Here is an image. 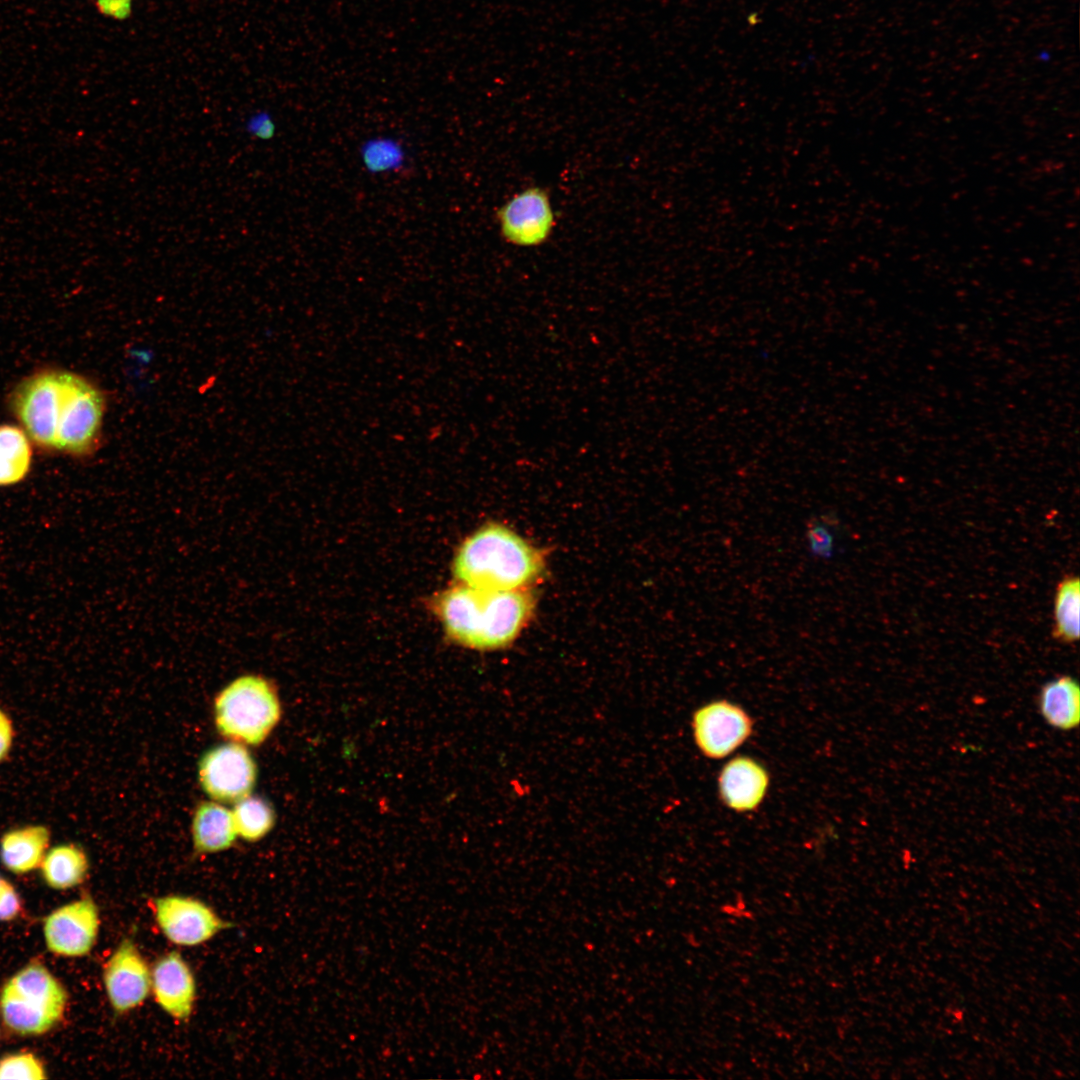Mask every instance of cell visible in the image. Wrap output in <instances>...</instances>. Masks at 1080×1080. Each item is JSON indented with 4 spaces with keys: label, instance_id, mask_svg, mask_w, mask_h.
<instances>
[{
    "label": "cell",
    "instance_id": "1",
    "mask_svg": "<svg viewBox=\"0 0 1080 1080\" xmlns=\"http://www.w3.org/2000/svg\"><path fill=\"white\" fill-rule=\"evenodd\" d=\"M533 608L527 590L500 591L461 583L443 591L434 603L448 637L477 650L510 645L528 623Z\"/></svg>",
    "mask_w": 1080,
    "mask_h": 1080
},
{
    "label": "cell",
    "instance_id": "2",
    "mask_svg": "<svg viewBox=\"0 0 1080 1080\" xmlns=\"http://www.w3.org/2000/svg\"><path fill=\"white\" fill-rule=\"evenodd\" d=\"M453 570L461 584L500 591L527 590L541 576L543 560L517 533L489 524L463 542Z\"/></svg>",
    "mask_w": 1080,
    "mask_h": 1080
},
{
    "label": "cell",
    "instance_id": "3",
    "mask_svg": "<svg viewBox=\"0 0 1080 1080\" xmlns=\"http://www.w3.org/2000/svg\"><path fill=\"white\" fill-rule=\"evenodd\" d=\"M276 686L259 674H243L229 682L214 701L217 731L232 742L257 746L281 718Z\"/></svg>",
    "mask_w": 1080,
    "mask_h": 1080
},
{
    "label": "cell",
    "instance_id": "4",
    "mask_svg": "<svg viewBox=\"0 0 1080 1080\" xmlns=\"http://www.w3.org/2000/svg\"><path fill=\"white\" fill-rule=\"evenodd\" d=\"M67 992L42 964L19 970L2 987L0 1011L5 1025L22 1036L42 1035L63 1017Z\"/></svg>",
    "mask_w": 1080,
    "mask_h": 1080
},
{
    "label": "cell",
    "instance_id": "5",
    "mask_svg": "<svg viewBox=\"0 0 1080 1080\" xmlns=\"http://www.w3.org/2000/svg\"><path fill=\"white\" fill-rule=\"evenodd\" d=\"M104 412L102 391L85 377L64 371L56 451L79 457L92 453L99 441Z\"/></svg>",
    "mask_w": 1080,
    "mask_h": 1080
},
{
    "label": "cell",
    "instance_id": "6",
    "mask_svg": "<svg viewBox=\"0 0 1080 1080\" xmlns=\"http://www.w3.org/2000/svg\"><path fill=\"white\" fill-rule=\"evenodd\" d=\"M64 370L46 369L23 379L13 391L11 408L29 439L56 451L58 414Z\"/></svg>",
    "mask_w": 1080,
    "mask_h": 1080
},
{
    "label": "cell",
    "instance_id": "7",
    "mask_svg": "<svg viewBox=\"0 0 1080 1080\" xmlns=\"http://www.w3.org/2000/svg\"><path fill=\"white\" fill-rule=\"evenodd\" d=\"M198 778L202 789L211 799L220 803H235L253 790L257 766L243 744H222L201 757Z\"/></svg>",
    "mask_w": 1080,
    "mask_h": 1080
},
{
    "label": "cell",
    "instance_id": "8",
    "mask_svg": "<svg viewBox=\"0 0 1080 1080\" xmlns=\"http://www.w3.org/2000/svg\"><path fill=\"white\" fill-rule=\"evenodd\" d=\"M503 239L517 247H537L551 236L555 214L548 192L529 186L512 196L496 213Z\"/></svg>",
    "mask_w": 1080,
    "mask_h": 1080
},
{
    "label": "cell",
    "instance_id": "9",
    "mask_svg": "<svg viewBox=\"0 0 1080 1080\" xmlns=\"http://www.w3.org/2000/svg\"><path fill=\"white\" fill-rule=\"evenodd\" d=\"M154 917L162 934L184 947L201 945L231 926L203 901L182 895L156 898Z\"/></svg>",
    "mask_w": 1080,
    "mask_h": 1080
},
{
    "label": "cell",
    "instance_id": "10",
    "mask_svg": "<svg viewBox=\"0 0 1080 1080\" xmlns=\"http://www.w3.org/2000/svg\"><path fill=\"white\" fill-rule=\"evenodd\" d=\"M692 730L695 744L704 756L722 759L750 737L753 722L741 706L716 700L693 713Z\"/></svg>",
    "mask_w": 1080,
    "mask_h": 1080
},
{
    "label": "cell",
    "instance_id": "11",
    "mask_svg": "<svg viewBox=\"0 0 1080 1080\" xmlns=\"http://www.w3.org/2000/svg\"><path fill=\"white\" fill-rule=\"evenodd\" d=\"M100 927L98 907L89 896L65 904L44 920L46 946L53 954L82 957L94 947Z\"/></svg>",
    "mask_w": 1080,
    "mask_h": 1080
},
{
    "label": "cell",
    "instance_id": "12",
    "mask_svg": "<svg viewBox=\"0 0 1080 1080\" xmlns=\"http://www.w3.org/2000/svg\"><path fill=\"white\" fill-rule=\"evenodd\" d=\"M103 982L118 1015L141 1006L151 992V969L131 938L121 941L105 964Z\"/></svg>",
    "mask_w": 1080,
    "mask_h": 1080
},
{
    "label": "cell",
    "instance_id": "13",
    "mask_svg": "<svg viewBox=\"0 0 1080 1080\" xmlns=\"http://www.w3.org/2000/svg\"><path fill=\"white\" fill-rule=\"evenodd\" d=\"M151 992L158 1006L177 1021L187 1020L196 999L194 974L180 953L161 955L151 969Z\"/></svg>",
    "mask_w": 1080,
    "mask_h": 1080
},
{
    "label": "cell",
    "instance_id": "14",
    "mask_svg": "<svg viewBox=\"0 0 1080 1080\" xmlns=\"http://www.w3.org/2000/svg\"><path fill=\"white\" fill-rule=\"evenodd\" d=\"M769 787L767 770L755 759L738 756L728 761L718 777L722 802L736 812L755 810Z\"/></svg>",
    "mask_w": 1080,
    "mask_h": 1080
},
{
    "label": "cell",
    "instance_id": "15",
    "mask_svg": "<svg viewBox=\"0 0 1080 1080\" xmlns=\"http://www.w3.org/2000/svg\"><path fill=\"white\" fill-rule=\"evenodd\" d=\"M50 842V831L43 825H27L7 831L0 839V860L14 874H25L40 867Z\"/></svg>",
    "mask_w": 1080,
    "mask_h": 1080
},
{
    "label": "cell",
    "instance_id": "16",
    "mask_svg": "<svg viewBox=\"0 0 1080 1080\" xmlns=\"http://www.w3.org/2000/svg\"><path fill=\"white\" fill-rule=\"evenodd\" d=\"M1037 705L1049 726L1062 731L1077 728L1080 720L1078 682L1067 675L1046 682L1038 694Z\"/></svg>",
    "mask_w": 1080,
    "mask_h": 1080
},
{
    "label": "cell",
    "instance_id": "17",
    "mask_svg": "<svg viewBox=\"0 0 1080 1080\" xmlns=\"http://www.w3.org/2000/svg\"><path fill=\"white\" fill-rule=\"evenodd\" d=\"M237 831L232 811L213 801L200 803L192 819V840L199 853H216L230 848Z\"/></svg>",
    "mask_w": 1080,
    "mask_h": 1080
},
{
    "label": "cell",
    "instance_id": "18",
    "mask_svg": "<svg viewBox=\"0 0 1080 1080\" xmlns=\"http://www.w3.org/2000/svg\"><path fill=\"white\" fill-rule=\"evenodd\" d=\"M46 884L56 890L80 885L86 878L89 862L83 848L74 843L61 844L46 852L40 865Z\"/></svg>",
    "mask_w": 1080,
    "mask_h": 1080
},
{
    "label": "cell",
    "instance_id": "19",
    "mask_svg": "<svg viewBox=\"0 0 1080 1080\" xmlns=\"http://www.w3.org/2000/svg\"><path fill=\"white\" fill-rule=\"evenodd\" d=\"M31 463L32 448L25 431L15 425H0V486L21 482Z\"/></svg>",
    "mask_w": 1080,
    "mask_h": 1080
},
{
    "label": "cell",
    "instance_id": "20",
    "mask_svg": "<svg viewBox=\"0 0 1080 1080\" xmlns=\"http://www.w3.org/2000/svg\"><path fill=\"white\" fill-rule=\"evenodd\" d=\"M1080 583L1074 575L1065 576L1057 585L1054 599L1053 636L1071 644L1079 639Z\"/></svg>",
    "mask_w": 1080,
    "mask_h": 1080
},
{
    "label": "cell",
    "instance_id": "21",
    "mask_svg": "<svg viewBox=\"0 0 1080 1080\" xmlns=\"http://www.w3.org/2000/svg\"><path fill=\"white\" fill-rule=\"evenodd\" d=\"M232 815L237 835L248 842L264 838L272 830L276 820L271 804L260 796L252 795L235 802Z\"/></svg>",
    "mask_w": 1080,
    "mask_h": 1080
},
{
    "label": "cell",
    "instance_id": "22",
    "mask_svg": "<svg viewBox=\"0 0 1080 1080\" xmlns=\"http://www.w3.org/2000/svg\"><path fill=\"white\" fill-rule=\"evenodd\" d=\"M42 1062L32 1053H16L0 1059V1079H45Z\"/></svg>",
    "mask_w": 1080,
    "mask_h": 1080
},
{
    "label": "cell",
    "instance_id": "23",
    "mask_svg": "<svg viewBox=\"0 0 1080 1080\" xmlns=\"http://www.w3.org/2000/svg\"><path fill=\"white\" fill-rule=\"evenodd\" d=\"M22 904L14 886L4 878L0 881V921H11L21 912Z\"/></svg>",
    "mask_w": 1080,
    "mask_h": 1080
},
{
    "label": "cell",
    "instance_id": "24",
    "mask_svg": "<svg viewBox=\"0 0 1080 1080\" xmlns=\"http://www.w3.org/2000/svg\"><path fill=\"white\" fill-rule=\"evenodd\" d=\"M244 130L250 137L267 140L273 137L275 127L271 118L265 113H261L247 119Z\"/></svg>",
    "mask_w": 1080,
    "mask_h": 1080
},
{
    "label": "cell",
    "instance_id": "25",
    "mask_svg": "<svg viewBox=\"0 0 1080 1080\" xmlns=\"http://www.w3.org/2000/svg\"><path fill=\"white\" fill-rule=\"evenodd\" d=\"M809 528L808 541L812 552L822 557L830 556L833 545L831 534L820 525L815 524Z\"/></svg>",
    "mask_w": 1080,
    "mask_h": 1080
},
{
    "label": "cell",
    "instance_id": "26",
    "mask_svg": "<svg viewBox=\"0 0 1080 1080\" xmlns=\"http://www.w3.org/2000/svg\"><path fill=\"white\" fill-rule=\"evenodd\" d=\"M13 726L9 717L0 709V762L7 756L13 741Z\"/></svg>",
    "mask_w": 1080,
    "mask_h": 1080
},
{
    "label": "cell",
    "instance_id": "27",
    "mask_svg": "<svg viewBox=\"0 0 1080 1080\" xmlns=\"http://www.w3.org/2000/svg\"><path fill=\"white\" fill-rule=\"evenodd\" d=\"M1 879H2V877L0 876V881H1Z\"/></svg>",
    "mask_w": 1080,
    "mask_h": 1080
}]
</instances>
